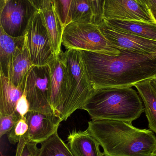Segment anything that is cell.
<instances>
[{"instance_id":"14","label":"cell","mask_w":156,"mask_h":156,"mask_svg":"<svg viewBox=\"0 0 156 156\" xmlns=\"http://www.w3.org/2000/svg\"><path fill=\"white\" fill-rule=\"evenodd\" d=\"M67 145L74 156H104L100 144L87 130H74L67 137Z\"/></svg>"},{"instance_id":"20","label":"cell","mask_w":156,"mask_h":156,"mask_svg":"<svg viewBox=\"0 0 156 156\" xmlns=\"http://www.w3.org/2000/svg\"><path fill=\"white\" fill-rule=\"evenodd\" d=\"M40 144L37 156H74L67 144L59 136L58 132Z\"/></svg>"},{"instance_id":"15","label":"cell","mask_w":156,"mask_h":156,"mask_svg":"<svg viewBox=\"0 0 156 156\" xmlns=\"http://www.w3.org/2000/svg\"><path fill=\"white\" fill-rule=\"evenodd\" d=\"M26 45L25 35L13 37L0 27V72L9 78L10 68L18 48Z\"/></svg>"},{"instance_id":"6","label":"cell","mask_w":156,"mask_h":156,"mask_svg":"<svg viewBox=\"0 0 156 156\" xmlns=\"http://www.w3.org/2000/svg\"><path fill=\"white\" fill-rule=\"evenodd\" d=\"M24 92L30 105L29 111L54 113L50 104V73L48 65L34 66L29 69Z\"/></svg>"},{"instance_id":"34","label":"cell","mask_w":156,"mask_h":156,"mask_svg":"<svg viewBox=\"0 0 156 156\" xmlns=\"http://www.w3.org/2000/svg\"><path fill=\"white\" fill-rule=\"evenodd\" d=\"M150 156H156V151L155 152H154V153H153V154Z\"/></svg>"},{"instance_id":"3","label":"cell","mask_w":156,"mask_h":156,"mask_svg":"<svg viewBox=\"0 0 156 156\" xmlns=\"http://www.w3.org/2000/svg\"><path fill=\"white\" fill-rule=\"evenodd\" d=\"M92 120L105 119L132 122L144 112L139 95L132 87L96 88L83 106Z\"/></svg>"},{"instance_id":"4","label":"cell","mask_w":156,"mask_h":156,"mask_svg":"<svg viewBox=\"0 0 156 156\" xmlns=\"http://www.w3.org/2000/svg\"><path fill=\"white\" fill-rule=\"evenodd\" d=\"M67 71L69 88L67 97L61 113L62 121H67L77 109H81L94 92L79 50L68 49L60 54Z\"/></svg>"},{"instance_id":"33","label":"cell","mask_w":156,"mask_h":156,"mask_svg":"<svg viewBox=\"0 0 156 156\" xmlns=\"http://www.w3.org/2000/svg\"><path fill=\"white\" fill-rule=\"evenodd\" d=\"M152 13V15H153V17H154V19L155 21L156 22V12H151Z\"/></svg>"},{"instance_id":"32","label":"cell","mask_w":156,"mask_h":156,"mask_svg":"<svg viewBox=\"0 0 156 156\" xmlns=\"http://www.w3.org/2000/svg\"><path fill=\"white\" fill-rule=\"evenodd\" d=\"M8 1V0H1V6H0V7L3 6L5 4V3L7 2Z\"/></svg>"},{"instance_id":"7","label":"cell","mask_w":156,"mask_h":156,"mask_svg":"<svg viewBox=\"0 0 156 156\" xmlns=\"http://www.w3.org/2000/svg\"><path fill=\"white\" fill-rule=\"evenodd\" d=\"M25 38L26 46L33 65L38 66L48 65L55 56L38 10L28 24Z\"/></svg>"},{"instance_id":"28","label":"cell","mask_w":156,"mask_h":156,"mask_svg":"<svg viewBox=\"0 0 156 156\" xmlns=\"http://www.w3.org/2000/svg\"><path fill=\"white\" fill-rule=\"evenodd\" d=\"M146 2L150 11L156 12V0H146Z\"/></svg>"},{"instance_id":"10","label":"cell","mask_w":156,"mask_h":156,"mask_svg":"<svg viewBox=\"0 0 156 156\" xmlns=\"http://www.w3.org/2000/svg\"><path fill=\"white\" fill-rule=\"evenodd\" d=\"M48 66L50 73V104L54 113L61 119L68 92L67 71L60 55L55 56Z\"/></svg>"},{"instance_id":"26","label":"cell","mask_w":156,"mask_h":156,"mask_svg":"<svg viewBox=\"0 0 156 156\" xmlns=\"http://www.w3.org/2000/svg\"><path fill=\"white\" fill-rule=\"evenodd\" d=\"M105 1L89 0L93 14L92 23L99 25L103 21V9Z\"/></svg>"},{"instance_id":"5","label":"cell","mask_w":156,"mask_h":156,"mask_svg":"<svg viewBox=\"0 0 156 156\" xmlns=\"http://www.w3.org/2000/svg\"><path fill=\"white\" fill-rule=\"evenodd\" d=\"M62 44L68 49L85 50L115 56L120 50L107 40L99 26L92 23L68 24L63 30Z\"/></svg>"},{"instance_id":"27","label":"cell","mask_w":156,"mask_h":156,"mask_svg":"<svg viewBox=\"0 0 156 156\" xmlns=\"http://www.w3.org/2000/svg\"><path fill=\"white\" fill-rule=\"evenodd\" d=\"M30 105L27 98L25 93L24 92L21 98L18 100L16 105V111L22 117H24L29 112Z\"/></svg>"},{"instance_id":"21","label":"cell","mask_w":156,"mask_h":156,"mask_svg":"<svg viewBox=\"0 0 156 156\" xmlns=\"http://www.w3.org/2000/svg\"><path fill=\"white\" fill-rule=\"evenodd\" d=\"M93 17L92 10L89 0H71L67 25L71 22L92 23Z\"/></svg>"},{"instance_id":"18","label":"cell","mask_w":156,"mask_h":156,"mask_svg":"<svg viewBox=\"0 0 156 156\" xmlns=\"http://www.w3.org/2000/svg\"><path fill=\"white\" fill-rule=\"evenodd\" d=\"M34 65L26 46L18 48L10 68L9 79L16 86L25 85L29 69Z\"/></svg>"},{"instance_id":"12","label":"cell","mask_w":156,"mask_h":156,"mask_svg":"<svg viewBox=\"0 0 156 156\" xmlns=\"http://www.w3.org/2000/svg\"><path fill=\"white\" fill-rule=\"evenodd\" d=\"M28 125L27 133L21 138L27 142L41 144L58 132L62 122L60 117L52 113L29 111L25 115Z\"/></svg>"},{"instance_id":"11","label":"cell","mask_w":156,"mask_h":156,"mask_svg":"<svg viewBox=\"0 0 156 156\" xmlns=\"http://www.w3.org/2000/svg\"><path fill=\"white\" fill-rule=\"evenodd\" d=\"M99 28L107 40L117 48L142 54H156V41L117 31L104 21Z\"/></svg>"},{"instance_id":"1","label":"cell","mask_w":156,"mask_h":156,"mask_svg":"<svg viewBox=\"0 0 156 156\" xmlns=\"http://www.w3.org/2000/svg\"><path fill=\"white\" fill-rule=\"evenodd\" d=\"M113 56L102 53L79 50L94 88L132 87L156 78V54H142L118 48Z\"/></svg>"},{"instance_id":"19","label":"cell","mask_w":156,"mask_h":156,"mask_svg":"<svg viewBox=\"0 0 156 156\" xmlns=\"http://www.w3.org/2000/svg\"><path fill=\"white\" fill-rule=\"evenodd\" d=\"M144 105L149 129L156 134V92L151 84V79L135 84Z\"/></svg>"},{"instance_id":"16","label":"cell","mask_w":156,"mask_h":156,"mask_svg":"<svg viewBox=\"0 0 156 156\" xmlns=\"http://www.w3.org/2000/svg\"><path fill=\"white\" fill-rule=\"evenodd\" d=\"M0 76V115L12 114L16 111L17 102L24 92L25 85L17 87L1 72Z\"/></svg>"},{"instance_id":"31","label":"cell","mask_w":156,"mask_h":156,"mask_svg":"<svg viewBox=\"0 0 156 156\" xmlns=\"http://www.w3.org/2000/svg\"><path fill=\"white\" fill-rule=\"evenodd\" d=\"M137 1H138L139 2L141 3L142 4L144 5L145 6H147V7H148V6H147V3L146 0H137Z\"/></svg>"},{"instance_id":"8","label":"cell","mask_w":156,"mask_h":156,"mask_svg":"<svg viewBox=\"0 0 156 156\" xmlns=\"http://www.w3.org/2000/svg\"><path fill=\"white\" fill-rule=\"evenodd\" d=\"M0 8V27L13 37L25 35L28 24L38 11L28 0H8Z\"/></svg>"},{"instance_id":"23","label":"cell","mask_w":156,"mask_h":156,"mask_svg":"<svg viewBox=\"0 0 156 156\" xmlns=\"http://www.w3.org/2000/svg\"><path fill=\"white\" fill-rule=\"evenodd\" d=\"M21 117L16 111L12 114L0 115V137L8 134Z\"/></svg>"},{"instance_id":"17","label":"cell","mask_w":156,"mask_h":156,"mask_svg":"<svg viewBox=\"0 0 156 156\" xmlns=\"http://www.w3.org/2000/svg\"><path fill=\"white\" fill-rule=\"evenodd\" d=\"M112 28L156 41V22L140 20H103Z\"/></svg>"},{"instance_id":"13","label":"cell","mask_w":156,"mask_h":156,"mask_svg":"<svg viewBox=\"0 0 156 156\" xmlns=\"http://www.w3.org/2000/svg\"><path fill=\"white\" fill-rule=\"evenodd\" d=\"M43 24L49 36L53 53L57 56L61 53L64 27L51 0H44L38 10Z\"/></svg>"},{"instance_id":"9","label":"cell","mask_w":156,"mask_h":156,"mask_svg":"<svg viewBox=\"0 0 156 156\" xmlns=\"http://www.w3.org/2000/svg\"><path fill=\"white\" fill-rule=\"evenodd\" d=\"M103 17L106 20L155 22L149 8L137 0H106Z\"/></svg>"},{"instance_id":"24","label":"cell","mask_w":156,"mask_h":156,"mask_svg":"<svg viewBox=\"0 0 156 156\" xmlns=\"http://www.w3.org/2000/svg\"><path fill=\"white\" fill-rule=\"evenodd\" d=\"M37 143L21 140L17 143L16 156H37Z\"/></svg>"},{"instance_id":"25","label":"cell","mask_w":156,"mask_h":156,"mask_svg":"<svg viewBox=\"0 0 156 156\" xmlns=\"http://www.w3.org/2000/svg\"><path fill=\"white\" fill-rule=\"evenodd\" d=\"M71 0H53L56 12L65 28L67 25L69 9Z\"/></svg>"},{"instance_id":"22","label":"cell","mask_w":156,"mask_h":156,"mask_svg":"<svg viewBox=\"0 0 156 156\" xmlns=\"http://www.w3.org/2000/svg\"><path fill=\"white\" fill-rule=\"evenodd\" d=\"M28 130V125L26 118L25 116L21 117L7 134V137L10 144H16L19 143Z\"/></svg>"},{"instance_id":"2","label":"cell","mask_w":156,"mask_h":156,"mask_svg":"<svg viewBox=\"0 0 156 156\" xmlns=\"http://www.w3.org/2000/svg\"><path fill=\"white\" fill-rule=\"evenodd\" d=\"M87 130L102 147L104 156H150L156 151L154 133L130 122L92 120Z\"/></svg>"},{"instance_id":"29","label":"cell","mask_w":156,"mask_h":156,"mask_svg":"<svg viewBox=\"0 0 156 156\" xmlns=\"http://www.w3.org/2000/svg\"><path fill=\"white\" fill-rule=\"evenodd\" d=\"M28 1L37 8L38 10H39L44 0H28ZM51 1L53 2V0H51Z\"/></svg>"},{"instance_id":"30","label":"cell","mask_w":156,"mask_h":156,"mask_svg":"<svg viewBox=\"0 0 156 156\" xmlns=\"http://www.w3.org/2000/svg\"><path fill=\"white\" fill-rule=\"evenodd\" d=\"M151 84L156 92V78L151 79Z\"/></svg>"}]
</instances>
